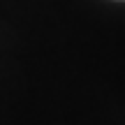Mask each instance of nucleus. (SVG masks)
I'll list each match as a JSON object with an SVG mask.
<instances>
[]
</instances>
